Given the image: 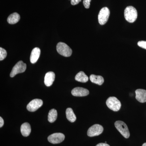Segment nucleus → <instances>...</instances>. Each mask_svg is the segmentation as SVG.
<instances>
[{
    "label": "nucleus",
    "mask_w": 146,
    "mask_h": 146,
    "mask_svg": "<svg viewBox=\"0 0 146 146\" xmlns=\"http://www.w3.org/2000/svg\"><path fill=\"white\" fill-rule=\"evenodd\" d=\"M110 12L109 9L104 7L102 9L99 13L98 21L100 25H103L107 23L109 18Z\"/></svg>",
    "instance_id": "obj_6"
},
{
    "label": "nucleus",
    "mask_w": 146,
    "mask_h": 146,
    "mask_svg": "<svg viewBox=\"0 0 146 146\" xmlns=\"http://www.w3.org/2000/svg\"><path fill=\"white\" fill-rule=\"evenodd\" d=\"M65 135L61 133H53L48 137V140L51 143L56 144L60 143L65 139Z\"/></svg>",
    "instance_id": "obj_8"
},
{
    "label": "nucleus",
    "mask_w": 146,
    "mask_h": 146,
    "mask_svg": "<svg viewBox=\"0 0 146 146\" xmlns=\"http://www.w3.org/2000/svg\"><path fill=\"white\" fill-rule=\"evenodd\" d=\"M142 146H146V143H145L143 144V145H142Z\"/></svg>",
    "instance_id": "obj_26"
},
{
    "label": "nucleus",
    "mask_w": 146,
    "mask_h": 146,
    "mask_svg": "<svg viewBox=\"0 0 146 146\" xmlns=\"http://www.w3.org/2000/svg\"><path fill=\"white\" fill-rule=\"evenodd\" d=\"M106 105L108 108L114 111H118L121 108V102L115 97H109L106 102Z\"/></svg>",
    "instance_id": "obj_3"
},
{
    "label": "nucleus",
    "mask_w": 146,
    "mask_h": 146,
    "mask_svg": "<svg viewBox=\"0 0 146 146\" xmlns=\"http://www.w3.org/2000/svg\"><path fill=\"white\" fill-rule=\"evenodd\" d=\"M138 45L139 47L146 50V41H139L138 42Z\"/></svg>",
    "instance_id": "obj_21"
},
{
    "label": "nucleus",
    "mask_w": 146,
    "mask_h": 146,
    "mask_svg": "<svg viewBox=\"0 0 146 146\" xmlns=\"http://www.w3.org/2000/svg\"><path fill=\"white\" fill-rule=\"evenodd\" d=\"M66 115L67 119L71 123L74 122L76 120V117L72 108H69L66 109Z\"/></svg>",
    "instance_id": "obj_18"
},
{
    "label": "nucleus",
    "mask_w": 146,
    "mask_h": 146,
    "mask_svg": "<svg viewBox=\"0 0 146 146\" xmlns=\"http://www.w3.org/2000/svg\"><path fill=\"white\" fill-rule=\"evenodd\" d=\"M91 0H84L83 3L84 7L86 9H89L90 7Z\"/></svg>",
    "instance_id": "obj_22"
},
{
    "label": "nucleus",
    "mask_w": 146,
    "mask_h": 146,
    "mask_svg": "<svg viewBox=\"0 0 146 146\" xmlns=\"http://www.w3.org/2000/svg\"><path fill=\"white\" fill-rule=\"evenodd\" d=\"M7 52L6 50L2 48H0V60H4L6 57Z\"/></svg>",
    "instance_id": "obj_20"
},
{
    "label": "nucleus",
    "mask_w": 146,
    "mask_h": 146,
    "mask_svg": "<svg viewBox=\"0 0 146 146\" xmlns=\"http://www.w3.org/2000/svg\"><path fill=\"white\" fill-rule=\"evenodd\" d=\"M124 16L125 20L129 23H133L137 19L138 13L136 9L133 6H129L124 11Z\"/></svg>",
    "instance_id": "obj_1"
},
{
    "label": "nucleus",
    "mask_w": 146,
    "mask_h": 146,
    "mask_svg": "<svg viewBox=\"0 0 146 146\" xmlns=\"http://www.w3.org/2000/svg\"><path fill=\"white\" fill-rule=\"evenodd\" d=\"M103 131V127L101 125L95 124L89 128L87 131V135L89 137L99 136L102 133Z\"/></svg>",
    "instance_id": "obj_7"
},
{
    "label": "nucleus",
    "mask_w": 146,
    "mask_h": 146,
    "mask_svg": "<svg viewBox=\"0 0 146 146\" xmlns=\"http://www.w3.org/2000/svg\"><path fill=\"white\" fill-rule=\"evenodd\" d=\"M82 0H71V3L72 5H75L78 4Z\"/></svg>",
    "instance_id": "obj_23"
},
{
    "label": "nucleus",
    "mask_w": 146,
    "mask_h": 146,
    "mask_svg": "<svg viewBox=\"0 0 146 146\" xmlns=\"http://www.w3.org/2000/svg\"><path fill=\"white\" fill-rule=\"evenodd\" d=\"M105 143H107V142H106H106H105Z\"/></svg>",
    "instance_id": "obj_27"
},
{
    "label": "nucleus",
    "mask_w": 146,
    "mask_h": 146,
    "mask_svg": "<svg viewBox=\"0 0 146 146\" xmlns=\"http://www.w3.org/2000/svg\"><path fill=\"white\" fill-rule=\"evenodd\" d=\"M90 80L91 82L98 85H101L104 82V79L100 76L91 75L90 76Z\"/></svg>",
    "instance_id": "obj_15"
},
{
    "label": "nucleus",
    "mask_w": 146,
    "mask_h": 146,
    "mask_svg": "<svg viewBox=\"0 0 146 146\" xmlns=\"http://www.w3.org/2000/svg\"><path fill=\"white\" fill-rule=\"evenodd\" d=\"M96 146H110L108 144L105 143H100L98 144Z\"/></svg>",
    "instance_id": "obj_25"
},
{
    "label": "nucleus",
    "mask_w": 146,
    "mask_h": 146,
    "mask_svg": "<svg viewBox=\"0 0 146 146\" xmlns=\"http://www.w3.org/2000/svg\"><path fill=\"white\" fill-rule=\"evenodd\" d=\"M41 53V50L38 48H35L32 51L30 56L31 62L33 64L36 63L39 59Z\"/></svg>",
    "instance_id": "obj_13"
},
{
    "label": "nucleus",
    "mask_w": 146,
    "mask_h": 146,
    "mask_svg": "<svg viewBox=\"0 0 146 146\" xmlns=\"http://www.w3.org/2000/svg\"><path fill=\"white\" fill-rule=\"evenodd\" d=\"M57 117V112L56 110L52 109L50 110L48 115V121L49 122H54Z\"/></svg>",
    "instance_id": "obj_19"
},
{
    "label": "nucleus",
    "mask_w": 146,
    "mask_h": 146,
    "mask_svg": "<svg viewBox=\"0 0 146 146\" xmlns=\"http://www.w3.org/2000/svg\"><path fill=\"white\" fill-rule=\"evenodd\" d=\"M55 75L54 72H49L46 74L44 78V83L47 86H50L52 85L54 81Z\"/></svg>",
    "instance_id": "obj_12"
},
{
    "label": "nucleus",
    "mask_w": 146,
    "mask_h": 146,
    "mask_svg": "<svg viewBox=\"0 0 146 146\" xmlns=\"http://www.w3.org/2000/svg\"><path fill=\"white\" fill-rule=\"evenodd\" d=\"M20 18L21 17L20 15L18 13L15 12L9 15L7 18V22L13 25L17 23L18 21H20Z\"/></svg>",
    "instance_id": "obj_16"
},
{
    "label": "nucleus",
    "mask_w": 146,
    "mask_h": 146,
    "mask_svg": "<svg viewBox=\"0 0 146 146\" xmlns=\"http://www.w3.org/2000/svg\"><path fill=\"white\" fill-rule=\"evenodd\" d=\"M75 79L77 81L83 82V83L87 82L89 80L88 77L82 71L79 72L76 75Z\"/></svg>",
    "instance_id": "obj_17"
},
{
    "label": "nucleus",
    "mask_w": 146,
    "mask_h": 146,
    "mask_svg": "<svg viewBox=\"0 0 146 146\" xmlns=\"http://www.w3.org/2000/svg\"><path fill=\"white\" fill-rule=\"evenodd\" d=\"M136 98L141 103L146 102V90L143 89H137L135 91Z\"/></svg>",
    "instance_id": "obj_11"
},
{
    "label": "nucleus",
    "mask_w": 146,
    "mask_h": 146,
    "mask_svg": "<svg viewBox=\"0 0 146 146\" xmlns=\"http://www.w3.org/2000/svg\"><path fill=\"white\" fill-rule=\"evenodd\" d=\"M57 52L65 57H69L72 54V51L70 48L63 42H60L56 46Z\"/></svg>",
    "instance_id": "obj_2"
},
{
    "label": "nucleus",
    "mask_w": 146,
    "mask_h": 146,
    "mask_svg": "<svg viewBox=\"0 0 146 146\" xmlns=\"http://www.w3.org/2000/svg\"><path fill=\"white\" fill-rule=\"evenodd\" d=\"M26 68V64L24 63L22 60L19 61L13 67L10 73L11 77L13 78L17 74L24 72L25 71Z\"/></svg>",
    "instance_id": "obj_5"
},
{
    "label": "nucleus",
    "mask_w": 146,
    "mask_h": 146,
    "mask_svg": "<svg viewBox=\"0 0 146 146\" xmlns=\"http://www.w3.org/2000/svg\"><path fill=\"white\" fill-rule=\"evenodd\" d=\"M115 125L118 131L124 137L126 138H129L130 133L125 123L122 121H118L115 122Z\"/></svg>",
    "instance_id": "obj_4"
},
{
    "label": "nucleus",
    "mask_w": 146,
    "mask_h": 146,
    "mask_svg": "<svg viewBox=\"0 0 146 146\" xmlns=\"http://www.w3.org/2000/svg\"><path fill=\"white\" fill-rule=\"evenodd\" d=\"M4 120L1 117H0V127H2L4 125Z\"/></svg>",
    "instance_id": "obj_24"
},
{
    "label": "nucleus",
    "mask_w": 146,
    "mask_h": 146,
    "mask_svg": "<svg viewBox=\"0 0 146 146\" xmlns=\"http://www.w3.org/2000/svg\"><path fill=\"white\" fill-rule=\"evenodd\" d=\"M21 133L23 136L27 137L31 132V127L28 123H25L21 125Z\"/></svg>",
    "instance_id": "obj_14"
},
{
    "label": "nucleus",
    "mask_w": 146,
    "mask_h": 146,
    "mask_svg": "<svg viewBox=\"0 0 146 146\" xmlns=\"http://www.w3.org/2000/svg\"><path fill=\"white\" fill-rule=\"evenodd\" d=\"M89 93L88 89L82 87H76L72 91V95L76 97L86 96L89 95Z\"/></svg>",
    "instance_id": "obj_10"
},
{
    "label": "nucleus",
    "mask_w": 146,
    "mask_h": 146,
    "mask_svg": "<svg viewBox=\"0 0 146 146\" xmlns=\"http://www.w3.org/2000/svg\"><path fill=\"white\" fill-rule=\"evenodd\" d=\"M43 104V102L42 100L35 99L29 103L27 106V109L30 112H35L41 107Z\"/></svg>",
    "instance_id": "obj_9"
}]
</instances>
